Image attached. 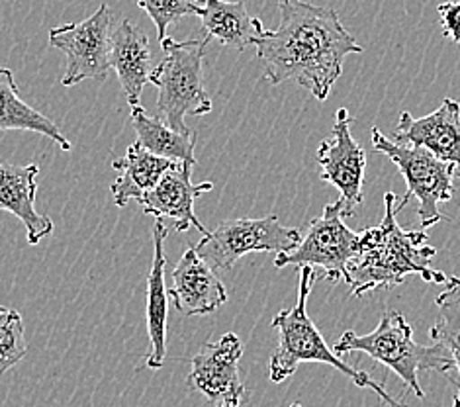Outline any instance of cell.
<instances>
[{
  "instance_id": "1",
  "label": "cell",
  "mask_w": 460,
  "mask_h": 407,
  "mask_svg": "<svg viewBox=\"0 0 460 407\" xmlns=\"http://www.w3.org/2000/svg\"><path fill=\"white\" fill-rule=\"evenodd\" d=\"M280 24L257 40V58L270 84L298 83L315 101H327L347 55L363 53L332 8L308 0H279Z\"/></svg>"
},
{
  "instance_id": "2",
  "label": "cell",
  "mask_w": 460,
  "mask_h": 407,
  "mask_svg": "<svg viewBox=\"0 0 460 407\" xmlns=\"http://www.w3.org/2000/svg\"><path fill=\"white\" fill-rule=\"evenodd\" d=\"M405 194L400 204L394 192L385 194V219L378 227L363 229V243L349 267L350 294L358 298L376 288H392L411 274L423 282L447 284L448 277L431 267L437 249L427 241L425 229L408 231L398 224V214L410 202Z\"/></svg>"
},
{
  "instance_id": "3",
  "label": "cell",
  "mask_w": 460,
  "mask_h": 407,
  "mask_svg": "<svg viewBox=\"0 0 460 407\" xmlns=\"http://www.w3.org/2000/svg\"><path fill=\"white\" fill-rule=\"evenodd\" d=\"M315 284V269L300 267V284H298V302L290 310H280L272 319V329L279 333V345L270 357L269 378L272 384H280L298 370L302 362H322L343 372L347 378L353 380L358 388H368L388 407H408L403 402L386 392L385 384H378L370 378L365 370L353 368L341 360L335 350L327 345V341L315 327L308 314V298Z\"/></svg>"
},
{
  "instance_id": "4",
  "label": "cell",
  "mask_w": 460,
  "mask_h": 407,
  "mask_svg": "<svg viewBox=\"0 0 460 407\" xmlns=\"http://www.w3.org/2000/svg\"><path fill=\"white\" fill-rule=\"evenodd\" d=\"M333 350L343 357L347 353H367L380 365L388 367L394 374L403 380L405 386L425 398V392L418 380L420 370H433L448 374L455 368L451 353L441 345H420L413 341V327L400 312L386 310L380 317V323L372 333L358 335L355 332H345L333 345Z\"/></svg>"
},
{
  "instance_id": "5",
  "label": "cell",
  "mask_w": 460,
  "mask_h": 407,
  "mask_svg": "<svg viewBox=\"0 0 460 407\" xmlns=\"http://www.w3.org/2000/svg\"><path fill=\"white\" fill-rule=\"evenodd\" d=\"M210 38L161 40L165 58L149 75V83L155 86L157 116L174 131L186 134V116H204L212 112V98L204 86V53Z\"/></svg>"
},
{
  "instance_id": "6",
  "label": "cell",
  "mask_w": 460,
  "mask_h": 407,
  "mask_svg": "<svg viewBox=\"0 0 460 407\" xmlns=\"http://www.w3.org/2000/svg\"><path fill=\"white\" fill-rule=\"evenodd\" d=\"M339 200L327 204L320 217L312 219L302 234L300 243L288 252H279L275 267H312L323 272L330 284L349 280V267L363 243L360 231L349 229Z\"/></svg>"
},
{
  "instance_id": "7",
  "label": "cell",
  "mask_w": 460,
  "mask_h": 407,
  "mask_svg": "<svg viewBox=\"0 0 460 407\" xmlns=\"http://www.w3.org/2000/svg\"><path fill=\"white\" fill-rule=\"evenodd\" d=\"M372 147L396 164L405 184H408V194L418 198L421 229L427 231L447 219L439 206L453 200L456 164L437 159L425 147L394 141L382 134L378 128H372Z\"/></svg>"
},
{
  "instance_id": "8",
  "label": "cell",
  "mask_w": 460,
  "mask_h": 407,
  "mask_svg": "<svg viewBox=\"0 0 460 407\" xmlns=\"http://www.w3.org/2000/svg\"><path fill=\"white\" fill-rule=\"evenodd\" d=\"M302 231L282 226L277 216L239 217L222 222L196 243V252L214 270H232L249 252H288L300 243Z\"/></svg>"
},
{
  "instance_id": "9",
  "label": "cell",
  "mask_w": 460,
  "mask_h": 407,
  "mask_svg": "<svg viewBox=\"0 0 460 407\" xmlns=\"http://www.w3.org/2000/svg\"><path fill=\"white\" fill-rule=\"evenodd\" d=\"M111 24L112 13L106 4L83 22L63 24L49 31V46L67 55L63 86H75L86 79H106L111 73Z\"/></svg>"
},
{
  "instance_id": "10",
  "label": "cell",
  "mask_w": 460,
  "mask_h": 407,
  "mask_svg": "<svg viewBox=\"0 0 460 407\" xmlns=\"http://www.w3.org/2000/svg\"><path fill=\"white\" fill-rule=\"evenodd\" d=\"M350 124L353 118L347 108H339L332 134L317 147L322 181L333 184L341 192L339 204L345 217H353L365 200L363 182L367 173V153L350 134Z\"/></svg>"
},
{
  "instance_id": "11",
  "label": "cell",
  "mask_w": 460,
  "mask_h": 407,
  "mask_svg": "<svg viewBox=\"0 0 460 407\" xmlns=\"http://www.w3.org/2000/svg\"><path fill=\"white\" fill-rule=\"evenodd\" d=\"M243 345L235 333H226L220 341L206 343L190 360V388L200 392L216 407H239L245 386L239 376V360Z\"/></svg>"
},
{
  "instance_id": "12",
  "label": "cell",
  "mask_w": 460,
  "mask_h": 407,
  "mask_svg": "<svg viewBox=\"0 0 460 407\" xmlns=\"http://www.w3.org/2000/svg\"><path fill=\"white\" fill-rule=\"evenodd\" d=\"M192 167L189 163H174L172 167L163 174L161 181L153 189L139 198L137 204L147 216L155 219H171L174 229L182 234L190 227L199 229L202 235L208 229L194 214L196 198L210 192L214 189L212 182H192Z\"/></svg>"
},
{
  "instance_id": "13",
  "label": "cell",
  "mask_w": 460,
  "mask_h": 407,
  "mask_svg": "<svg viewBox=\"0 0 460 407\" xmlns=\"http://www.w3.org/2000/svg\"><path fill=\"white\" fill-rule=\"evenodd\" d=\"M394 141L425 147L437 159L456 164V177L460 179V102L445 98L435 112L423 118H413L403 110Z\"/></svg>"
},
{
  "instance_id": "14",
  "label": "cell",
  "mask_w": 460,
  "mask_h": 407,
  "mask_svg": "<svg viewBox=\"0 0 460 407\" xmlns=\"http://www.w3.org/2000/svg\"><path fill=\"white\" fill-rule=\"evenodd\" d=\"M171 279L169 296L174 307L184 315L214 314L227 302L226 286L194 247L184 249Z\"/></svg>"
},
{
  "instance_id": "15",
  "label": "cell",
  "mask_w": 460,
  "mask_h": 407,
  "mask_svg": "<svg viewBox=\"0 0 460 407\" xmlns=\"http://www.w3.org/2000/svg\"><path fill=\"white\" fill-rule=\"evenodd\" d=\"M38 164L0 163V210L14 214L26 227L30 245H38L43 237L53 234V222L36 210Z\"/></svg>"
},
{
  "instance_id": "16",
  "label": "cell",
  "mask_w": 460,
  "mask_h": 407,
  "mask_svg": "<svg viewBox=\"0 0 460 407\" xmlns=\"http://www.w3.org/2000/svg\"><path fill=\"white\" fill-rule=\"evenodd\" d=\"M169 235L163 219H155L153 226V262L147 277V335L151 350L146 357V367L159 370L167 357V315H169V290L165 284V239Z\"/></svg>"
},
{
  "instance_id": "17",
  "label": "cell",
  "mask_w": 460,
  "mask_h": 407,
  "mask_svg": "<svg viewBox=\"0 0 460 407\" xmlns=\"http://www.w3.org/2000/svg\"><path fill=\"white\" fill-rule=\"evenodd\" d=\"M111 67L129 106H137L151 75L149 38L131 20H122L111 36Z\"/></svg>"
},
{
  "instance_id": "18",
  "label": "cell",
  "mask_w": 460,
  "mask_h": 407,
  "mask_svg": "<svg viewBox=\"0 0 460 407\" xmlns=\"http://www.w3.org/2000/svg\"><path fill=\"white\" fill-rule=\"evenodd\" d=\"M206 38L217 40L224 48L243 51L255 46L267 28L255 16H251L241 0H204L199 13Z\"/></svg>"
},
{
  "instance_id": "19",
  "label": "cell",
  "mask_w": 460,
  "mask_h": 407,
  "mask_svg": "<svg viewBox=\"0 0 460 407\" xmlns=\"http://www.w3.org/2000/svg\"><path fill=\"white\" fill-rule=\"evenodd\" d=\"M177 161L153 155L151 151L131 143L126 155L114 159L112 167L118 171V179L112 182L111 192L118 208H126L129 200L144 198Z\"/></svg>"
},
{
  "instance_id": "20",
  "label": "cell",
  "mask_w": 460,
  "mask_h": 407,
  "mask_svg": "<svg viewBox=\"0 0 460 407\" xmlns=\"http://www.w3.org/2000/svg\"><path fill=\"white\" fill-rule=\"evenodd\" d=\"M34 131L56 141L63 151H71V141L61 134L56 122L22 101L14 73L0 67V131Z\"/></svg>"
},
{
  "instance_id": "21",
  "label": "cell",
  "mask_w": 460,
  "mask_h": 407,
  "mask_svg": "<svg viewBox=\"0 0 460 407\" xmlns=\"http://www.w3.org/2000/svg\"><path fill=\"white\" fill-rule=\"evenodd\" d=\"M131 126L136 129L139 146L151 151L153 155L196 164L194 131H186V134L174 131L159 116H149L141 104L131 106Z\"/></svg>"
},
{
  "instance_id": "22",
  "label": "cell",
  "mask_w": 460,
  "mask_h": 407,
  "mask_svg": "<svg viewBox=\"0 0 460 407\" xmlns=\"http://www.w3.org/2000/svg\"><path fill=\"white\" fill-rule=\"evenodd\" d=\"M437 322L429 332L433 343H441L455 360V368L458 372L456 394L453 407H460V279L448 277L445 290L437 296Z\"/></svg>"
},
{
  "instance_id": "23",
  "label": "cell",
  "mask_w": 460,
  "mask_h": 407,
  "mask_svg": "<svg viewBox=\"0 0 460 407\" xmlns=\"http://www.w3.org/2000/svg\"><path fill=\"white\" fill-rule=\"evenodd\" d=\"M26 355L28 341L20 312L0 305V374L16 367Z\"/></svg>"
},
{
  "instance_id": "24",
  "label": "cell",
  "mask_w": 460,
  "mask_h": 407,
  "mask_svg": "<svg viewBox=\"0 0 460 407\" xmlns=\"http://www.w3.org/2000/svg\"><path fill=\"white\" fill-rule=\"evenodd\" d=\"M137 6L146 10L153 24L157 28L159 41L167 38L172 24L184 16H199L204 8V0H137Z\"/></svg>"
},
{
  "instance_id": "25",
  "label": "cell",
  "mask_w": 460,
  "mask_h": 407,
  "mask_svg": "<svg viewBox=\"0 0 460 407\" xmlns=\"http://www.w3.org/2000/svg\"><path fill=\"white\" fill-rule=\"evenodd\" d=\"M437 13H439L443 36L460 43V0H447L437 6Z\"/></svg>"
},
{
  "instance_id": "26",
  "label": "cell",
  "mask_w": 460,
  "mask_h": 407,
  "mask_svg": "<svg viewBox=\"0 0 460 407\" xmlns=\"http://www.w3.org/2000/svg\"><path fill=\"white\" fill-rule=\"evenodd\" d=\"M290 407H302V403H298V402H296V403H292Z\"/></svg>"
}]
</instances>
